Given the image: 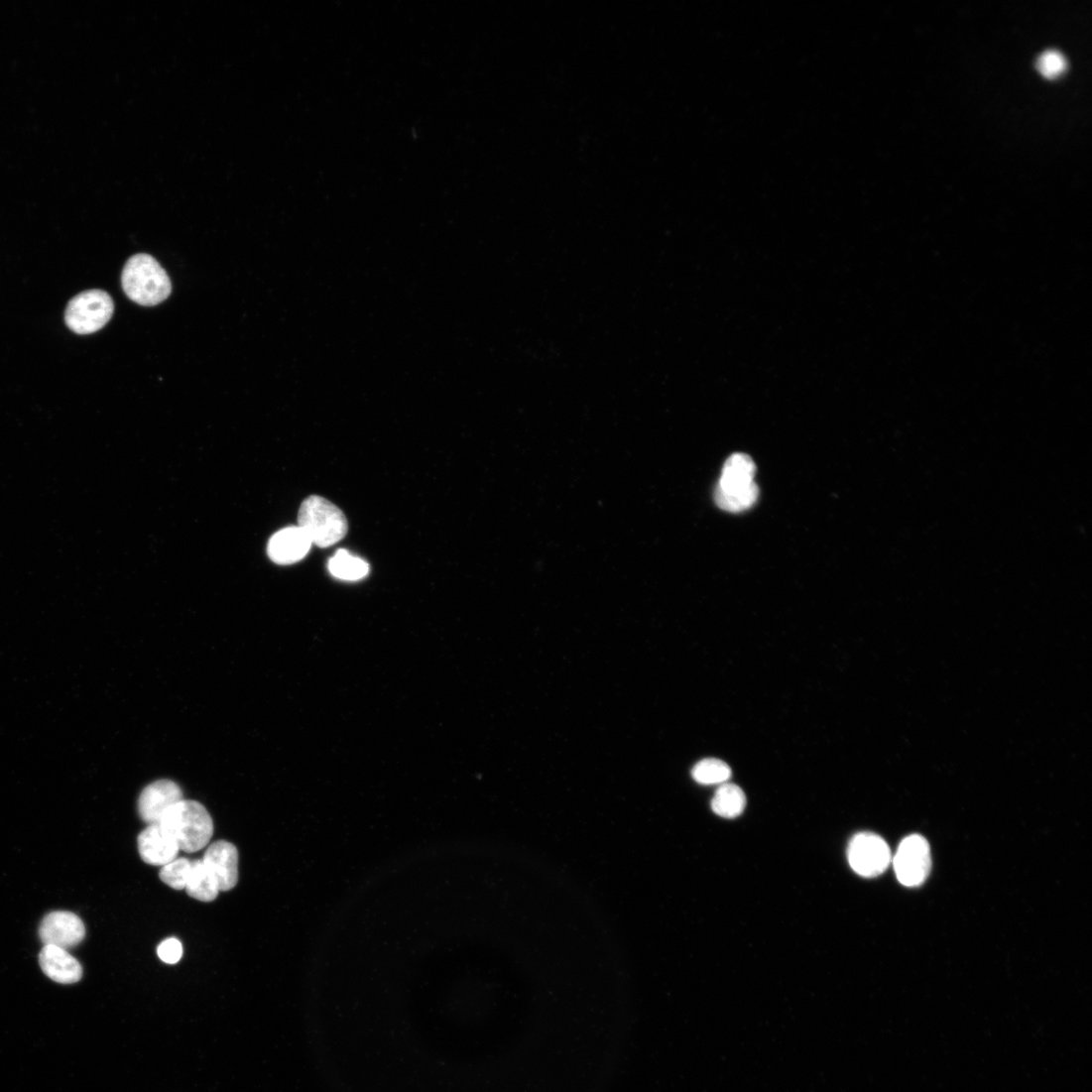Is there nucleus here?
Here are the masks:
<instances>
[{
	"mask_svg": "<svg viewBox=\"0 0 1092 1092\" xmlns=\"http://www.w3.org/2000/svg\"><path fill=\"white\" fill-rule=\"evenodd\" d=\"M755 474L756 464L748 454L735 453L728 457L715 490L718 507L733 513L752 508L760 494Z\"/></svg>",
	"mask_w": 1092,
	"mask_h": 1092,
	"instance_id": "nucleus-1",
	"label": "nucleus"
},
{
	"mask_svg": "<svg viewBox=\"0 0 1092 1092\" xmlns=\"http://www.w3.org/2000/svg\"><path fill=\"white\" fill-rule=\"evenodd\" d=\"M160 824L186 853L202 850L210 843L214 833L210 813L192 800L183 799L175 805L164 815Z\"/></svg>",
	"mask_w": 1092,
	"mask_h": 1092,
	"instance_id": "nucleus-2",
	"label": "nucleus"
},
{
	"mask_svg": "<svg viewBox=\"0 0 1092 1092\" xmlns=\"http://www.w3.org/2000/svg\"><path fill=\"white\" fill-rule=\"evenodd\" d=\"M122 286L130 300L153 306L172 294V282L158 260L148 254L132 256L122 274Z\"/></svg>",
	"mask_w": 1092,
	"mask_h": 1092,
	"instance_id": "nucleus-3",
	"label": "nucleus"
},
{
	"mask_svg": "<svg viewBox=\"0 0 1092 1092\" xmlns=\"http://www.w3.org/2000/svg\"><path fill=\"white\" fill-rule=\"evenodd\" d=\"M299 528L311 545L329 547L342 541L348 524L344 513L328 500L319 496L305 499L299 511Z\"/></svg>",
	"mask_w": 1092,
	"mask_h": 1092,
	"instance_id": "nucleus-4",
	"label": "nucleus"
},
{
	"mask_svg": "<svg viewBox=\"0 0 1092 1092\" xmlns=\"http://www.w3.org/2000/svg\"><path fill=\"white\" fill-rule=\"evenodd\" d=\"M114 309L113 299L107 292L85 291L69 302L65 311V322L68 328L77 334H92L110 322Z\"/></svg>",
	"mask_w": 1092,
	"mask_h": 1092,
	"instance_id": "nucleus-5",
	"label": "nucleus"
},
{
	"mask_svg": "<svg viewBox=\"0 0 1092 1092\" xmlns=\"http://www.w3.org/2000/svg\"><path fill=\"white\" fill-rule=\"evenodd\" d=\"M892 860L889 845L878 835L861 833L850 842L848 861L851 868L860 876L877 877L888 870Z\"/></svg>",
	"mask_w": 1092,
	"mask_h": 1092,
	"instance_id": "nucleus-6",
	"label": "nucleus"
},
{
	"mask_svg": "<svg viewBox=\"0 0 1092 1092\" xmlns=\"http://www.w3.org/2000/svg\"><path fill=\"white\" fill-rule=\"evenodd\" d=\"M894 866L898 879L905 887L921 886L931 868L927 841L919 835L906 838L895 856Z\"/></svg>",
	"mask_w": 1092,
	"mask_h": 1092,
	"instance_id": "nucleus-7",
	"label": "nucleus"
},
{
	"mask_svg": "<svg viewBox=\"0 0 1092 1092\" xmlns=\"http://www.w3.org/2000/svg\"><path fill=\"white\" fill-rule=\"evenodd\" d=\"M39 935L45 946H56L65 950L80 944L85 937L83 921L69 911H55L47 914L41 922Z\"/></svg>",
	"mask_w": 1092,
	"mask_h": 1092,
	"instance_id": "nucleus-8",
	"label": "nucleus"
},
{
	"mask_svg": "<svg viewBox=\"0 0 1092 1092\" xmlns=\"http://www.w3.org/2000/svg\"><path fill=\"white\" fill-rule=\"evenodd\" d=\"M182 800V791L176 783L168 779L159 780L142 791L138 811L148 824L160 823L164 815Z\"/></svg>",
	"mask_w": 1092,
	"mask_h": 1092,
	"instance_id": "nucleus-9",
	"label": "nucleus"
},
{
	"mask_svg": "<svg viewBox=\"0 0 1092 1092\" xmlns=\"http://www.w3.org/2000/svg\"><path fill=\"white\" fill-rule=\"evenodd\" d=\"M202 863L216 879L220 892H229L238 882V851L226 841L212 844L205 851Z\"/></svg>",
	"mask_w": 1092,
	"mask_h": 1092,
	"instance_id": "nucleus-10",
	"label": "nucleus"
},
{
	"mask_svg": "<svg viewBox=\"0 0 1092 1092\" xmlns=\"http://www.w3.org/2000/svg\"><path fill=\"white\" fill-rule=\"evenodd\" d=\"M142 860L153 866H165L176 860L181 851L178 843L166 833L160 823L149 824L138 838Z\"/></svg>",
	"mask_w": 1092,
	"mask_h": 1092,
	"instance_id": "nucleus-11",
	"label": "nucleus"
},
{
	"mask_svg": "<svg viewBox=\"0 0 1092 1092\" xmlns=\"http://www.w3.org/2000/svg\"><path fill=\"white\" fill-rule=\"evenodd\" d=\"M311 543L299 527L287 528L270 541L268 552L271 559L282 565L302 560L309 551Z\"/></svg>",
	"mask_w": 1092,
	"mask_h": 1092,
	"instance_id": "nucleus-12",
	"label": "nucleus"
},
{
	"mask_svg": "<svg viewBox=\"0 0 1092 1092\" xmlns=\"http://www.w3.org/2000/svg\"><path fill=\"white\" fill-rule=\"evenodd\" d=\"M43 972L52 980L61 984H73L82 978L80 963L67 950L45 946L39 956Z\"/></svg>",
	"mask_w": 1092,
	"mask_h": 1092,
	"instance_id": "nucleus-13",
	"label": "nucleus"
},
{
	"mask_svg": "<svg viewBox=\"0 0 1092 1092\" xmlns=\"http://www.w3.org/2000/svg\"><path fill=\"white\" fill-rule=\"evenodd\" d=\"M185 890L190 898L203 903L214 902L220 893L216 879L201 860L191 862Z\"/></svg>",
	"mask_w": 1092,
	"mask_h": 1092,
	"instance_id": "nucleus-14",
	"label": "nucleus"
},
{
	"mask_svg": "<svg viewBox=\"0 0 1092 1092\" xmlns=\"http://www.w3.org/2000/svg\"><path fill=\"white\" fill-rule=\"evenodd\" d=\"M746 804V795L738 786L724 784L716 790L711 807L721 817L735 818L744 812Z\"/></svg>",
	"mask_w": 1092,
	"mask_h": 1092,
	"instance_id": "nucleus-15",
	"label": "nucleus"
},
{
	"mask_svg": "<svg viewBox=\"0 0 1092 1092\" xmlns=\"http://www.w3.org/2000/svg\"><path fill=\"white\" fill-rule=\"evenodd\" d=\"M331 575L345 581H357L367 577L370 565L366 560L351 555L345 549L338 550L328 564Z\"/></svg>",
	"mask_w": 1092,
	"mask_h": 1092,
	"instance_id": "nucleus-16",
	"label": "nucleus"
},
{
	"mask_svg": "<svg viewBox=\"0 0 1092 1092\" xmlns=\"http://www.w3.org/2000/svg\"><path fill=\"white\" fill-rule=\"evenodd\" d=\"M692 776L700 785H724L732 777V769L718 759H705L692 770Z\"/></svg>",
	"mask_w": 1092,
	"mask_h": 1092,
	"instance_id": "nucleus-17",
	"label": "nucleus"
},
{
	"mask_svg": "<svg viewBox=\"0 0 1092 1092\" xmlns=\"http://www.w3.org/2000/svg\"><path fill=\"white\" fill-rule=\"evenodd\" d=\"M191 868V862L185 858H177L161 870V879L177 891L185 890Z\"/></svg>",
	"mask_w": 1092,
	"mask_h": 1092,
	"instance_id": "nucleus-18",
	"label": "nucleus"
},
{
	"mask_svg": "<svg viewBox=\"0 0 1092 1092\" xmlns=\"http://www.w3.org/2000/svg\"><path fill=\"white\" fill-rule=\"evenodd\" d=\"M1066 61L1058 51H1046L1036 61V68L1047 78H1055L1066 69Z\"/></svg>",
	"mask_w": 1092,
	"mask_h": 1092,
	"instance_id": "nucleus-19",
	"label": "nucleus"
},
{
	"mask_svg": "<svg viewBox=\"0 0 1092 1092\" xmlns=\"http://www.w3.org/2000/svg\"><path fill=\"white\" fill-rule=\"evenodd\" d=\"M158 953L165 963L176 964L182 959V945L178 939L170 938L160 945Z\"/></svg>",
	"mask_w": 1092,
	"mask_h": 1092,
	"instance_id": "nucleus-20",
	"label": "nucleus"
}]
</instances>
